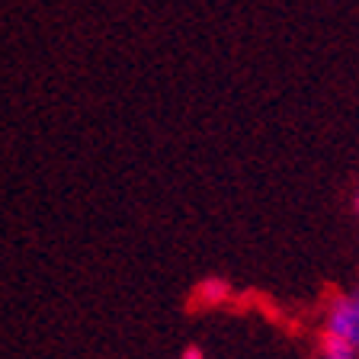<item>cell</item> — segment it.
Masks as SVG:
<instances>
[{"label":"cell","instance_id":"cell-1","mask_svg":"<svg viewBox=\"0 0 359 359\" xmlns=\"http://www.w3.org/2000/svg\"><path fill=\"white\" fill-rule=\"evenodd\" d=\"M321 359H359V285L337 292L324 308Z\"/></svg>","mask_w":359,"mask_h":359},{"label":"cell","instance_id":"cell-2","mask_svg":"<svg viewBox=\"0 0 359 359\" xmlns=\"http://www.w3.org/2000/svg\"><path fill=\"white\" fill-rule=\"evenodd\" d=\"M180 359H205V356H202V350H199V346H187V350H183V356H180Z\"/></svg>","mask_w":359,"mask_h":359},{"label":"cell","instance_id":"cell-3","mask_svg":"<svg viewBox=\"0 0 359 359\" xmlns=\"http://www.w3.org/2000/svg\"><path fill=\"white\" fill-rule=\"evenodd\" d=\"M353 212H356V215H359V196H356V199H353Z\"/></svg>","mask_w":359,"mask_h":359}]
</instances>
